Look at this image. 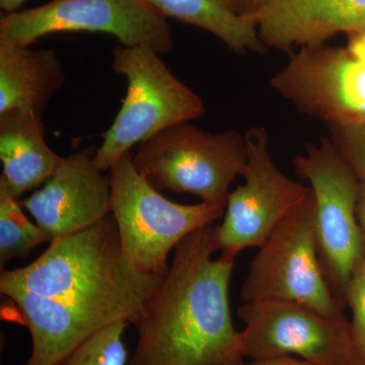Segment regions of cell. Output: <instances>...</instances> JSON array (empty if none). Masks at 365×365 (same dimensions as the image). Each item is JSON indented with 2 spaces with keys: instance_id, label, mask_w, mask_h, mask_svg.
Masks as SVG:
<instances>
[{
  "instance_id": "obj_1",
  "label": "cell",
  "mask_w": 365,
  "mask_h": 365,
  "mask_svg": "<svg viewBox=\"0 0 365 365\" xmlns=\"http://www.w3.org/2000/svg\"><path fill=\"white\" fill-rule=\"evenodd\" d=\"M212 225L175 248L169 271L132 325L135 352L129 365H246L242 334L230 314L235 259L217 252Z\"/></svg>"
},
{
  "instance_id": "obj_2",
  "label": "cell",
  "mask_w": 365,
  "mask_h": 365,
  "mask_svg": "<svg viewBox=\"0 0 365 365\" xmlns=\"http://www.w3.org/2000/svg\"><path fill=\"white\" fill-rule=\"evenodd\" d=\"M165 276L144 272L125 256L113 215L91 227L54 240L37 260L0 274V292L21 289L104 307L133 323Z\"/></svg>"
},
{
  "instance_id": "obj_3",
  "label": "cell",
  "mask_w": 365,
  "mask_h": 365,
  "mask_svg": "<svg viewBox=\"0 0 365 365\" xmlns=\"http://www.w3.org/2000/svg\"><path fill=\"white\" fill-rule=\"evenodd\" d=\"M112 54L113 71L126 78L127 93L114 123L93 155V165L101 172L111 169L135 144L173 125L206 114L202 98L170 71L155 50L119 45Z\"/></svg>"
},
{
  "instance_id": "obj_4",
  "label": "cell",
  "mask_w": 365,
  "mask_h": 365,
  "mask_svg": "<svg viewBox=\"0 0 365 365\" xmlns=\"http://www.w3.org/2000/svg\"><path fill=\"white\" fill-rule=\"evenodd\" d=\"M132 158L158 191L188 193L225 207L230 184L246 170L248 150L239 131L212 133L182 122L139 144Z\"/></svg>"
},
{
  "instance_id": "obj_5",
  "label": "cell",
  "mask_w": 365,
  "mask_h": 365,
  "mask_svg": "<svg viewBox=\"0 0 365 365\" xmlns=\"http://www.w3.org/2000/svg\"><path fill=\"white\" fill-rule=\"evenodd\" d=\"M111 213L126 258L144 272L167 275L168 257L199 228L212 225L225 206L185 205L165 198L136 169L130 151L112 165Z\"/></svg>"
},
{
  "instance_id": "obj_6",
  "label": "cell",
  "mask_w": 365,
  "mask_h": 365,
  "mask_svg": "<svg viewBox=\"0 0 365 365\" xmlns=\"http://www.w3.org/2000/svg\"><path fill=\"white\" fill-rule=\"evenodd\" d=\"M294 167L313 193L314 237L327 284L333 297L345 304L350 277L365 259L357 220L359 179L330 138L307 143L304 155L294 158Z\"/></svg>"
},
{
  "instance_id": "obj_7",
  "label": "cell",
  "mask_w": 365,
  "mask_h": 365,
  "mask_svg": "<svg viewBox=\"0 0 365 365\" xmlns=\"http://www.w3.org/2000/svg\"><path fill=\"white\" fill-rule=\"evenodd\" d=\"M258 250L242 283L244 302L288 300L327 314H343L345 304L331 294L319 263L311 188Z\"/></svg>"
},
{
  "instance_id": "obj_8",
  "label": "cell",
  "mask_w": 365,
  "mask_h": 365,
  "mask_svg": "<svg viewBox=\"0 0 365 365\" xmlns=\"http://www.w3.org/2000/svg\"><path fill=\"white\" fill-rule=\"evenodd\" d=\"M63 32L110 34L125 47L145 46L158 54L174 47L167 18L145 0H52L0 19V42L30 46Z\"/></svg>"
},
{
  "instance_id": "obj_9",
  "label": "cell",
  "mask_w": 365,
  "mask_h": 365,
  "mask_svg": "<svg viewBox=\"0 0 365 365\" xmlns=\"http://www.w3.org/2000/svg\"><path fill=\"white\" fill-rule=\"evenodd\" d=\"M242 352L252 360L292 356L319 365H345L355 352L351 324L344 314H327L288 300L244 302Z\"/></svg>"
},
{
  "instance_id": "obj_10",
  "label": "cell",
  "mask_w": 365,
  "mask_h": 365,
  "mask_svg": "<svg viewBox=\"0 0 365 365\" xmlns=\"http://www.w3.org/2000/svg\"><path fill=\"white\" fill-rule=\"evenodd\" d=\"M245 138V182L228 194L222 225L215 227L217 251L232 259L244 250L259 248L309 192L274 163L265 127L250 128Z\"/></svg>"
},
{
  "instance_id": "obj_11",
  "label": "cell",
  "mask_w": 365,
  "mask_h": 365,
  "mask_svg": "<svg viewBox=\"0 0 365 365\" xmlns=\"http://www.w3.org/2000/svg\"><path fill=\"white\" fill-rule=\"evenodd\" d=\"M271 86L297 111L327 125L365 120V63L347 47L325 43L289 52Z\"/></svg>"
},
{
  "instance_id": "obj_12",
  "label": "cell",
  "mask_w": 365,
  "mask_h": 365,
  "mask_svg": "<svg viewBox=\"0 0 365 365\" xmlns=\"http://www.w3.org/2000/svg\"><path fill=\"white\" fill-rule=\"evenodd\" d=\"M51 242L81 232L111 213V179L93 165L91 150L63 158L44 187L21 201Z\"/></svg>"
},
{
  "instance_id": "obj_13",
  "label": "cell",
  "mask_w": 365,
  "mask_h": 365,
  "mask_svg": "<svg viewBox=\"0 0 365 365\" xmlns=\"http://www.w3.org/2000/svg\"><path fill=\"white\" fill-rule=\"evenodd\" d=\"M1 294L9 299L14 319L31 334L32 353L26 365H51L103 329L127 322L111 309L81 306L25 290L9 289Z\"/></svg>"
},
{
  "instance_id": "obj_14",
  "label": "cell",
  "mask_w": 365,
  "mask_h": 365,
  "mask_svg": "<svg viewBox=\"0 0 365 365\" xmlns=\"http://www.w3.org/2000/svg\"><path fill=\"white\" fill-rule=\"evenodd\" d=\"M255 20L266 49L289 53L365 32V0H263Z\"/></svg>"
},
{
  "instance_id": "obj_15",
  "label": "cell",
  "mask_w": 365,
  "mask_h": 365,
  "mask_svg": "<svg viewBox=\"0 0 365 365\" xmlns=\"http://www.w3.org/2000/svg\"><path fill=\"white\" fill-rule=\"evenodd\" d=\"M42 117L11 110L0 114V184L16 198L47 181L61 165L46 143Z\"/></svg>"
},
{
  "instance_id": "obj_16",
  "label": "cell",
  "mask_w": 365,
  "mask_h": 365,
  "mask_svg": "<svg viewBox=\"0 0 365 365\" xmlns=\"http://www.w3.org/2000/svg\"><path fill=\"white\" fill-rule=\"evenodd\" d=\"M64 81L54 50L0 42V114L19 110L42 117Z\"/></svg>"
},
{
  "instance_id": "obj_17",
  "label": "cell",
  "mask_w": 365,
  "mask_h": 365,
  "mask_svg": "<svg viewBox=\"0 0 365 365\" xmlns=\"http://www.w3.org/2000/svg\"><path fill=\"white\" fill-rule=\"evenodd\" d=\"M165 18H174L212 34L237 54L267 51L255 18L241 16L220 0H145Z\"/></svg>"
},
{
  "instance_id": "obj_18",
  "label": "cell",
  "mask_w": 365,
  "mask_h": 365,
  "mask_svg": "<svg viewBox=\"0 0 365 365\" xmlns=\"http://www.w3.org/2000/svg\"><path fill=\"white\" fill-rule=\"evenodd\" d=\"M20 199L0 184V265L16 259L28 258L42 242H51L49 235L26 217Z\"/></svg>"
},
{
  "instance_id": "obj_19",
  "label": "cell",
  "mask_w": 365,
  "mask_h": 365,
  "mask_svg": "<svg viewBox=\"0 0 365 365\" xmlns=\"http://www.w3.org/2000/svg\"><path fill=\"white\" fill-rule=\"evenodd\" d=\"M128 325L119 322L103 329L51 365H126L123 336Z\"/></svg>"
},
{
  "instance_id": "obj_20",
  "label": "cell",
  "mask_w": 365,
  "mask_h": 365,
  "mask_svg": "<svg viewBox=\"0 0 365 365\" xmlns=\"http://www.w3.org/2000/svg\"><path fill=\"white\" fill-rule=\"evenodd\" d=\"M328 127L331 141L354 170L359 181L365 184V120L359 123Z\"/></svg>"
},
{
  "instance_id": "obj_21",
  "label": "cell",
  "mask_w": 365,
  "mask_h": 365,
  "mask_svg": "<svg viewBox=\"0 0 365 365\" xmlns=\"http://www.w3.org/2000/svg\"><path fill=\"white\" fill-rule=\"evenodd\" d=\"M345 304L351 309V330L355 349L365 355V259L353 271L347 288Z\"/></svg>"
},
{
  "instance_id": "obj_22",
  "label": "cell",
  "mask_w": 365,
  "mask_h": 365,
  "mask_svg": "<svg viewBox=\"0 0 365 365\" xmlns=\"http://www.w3.org/2000/svg\"><path fill=\"white\" fill-rule=\"evenodd\" d=\"M246 365H319L294 356L270 357V359H254Z\"/></svg>"
},
{
  "instance_id": "obj_23",
  "label": "cell",
  "mask_w": 365,
  "mask_h": 365,
  "mask_svg": "<svg viewBox=\"0 0 365 365\" xmlns=\"http://www.w3.org/2000/svg\"><path fill=\"white\" fill-rule=\"evenodd\" d=\"M347 49L360 61L365 63V32L350 34L348 35Z\"/></svg>"
},
{
  "instance_id": "obj_24",
  "label": "cell",
  "mask_w": 365,
  "mask_h": 365,
  "mask_svg": "<svg viewBox=\"0 0 365 365\" xmlns=\"http://www.w3.org/2000/svg\"><path fill=\"white\" fill-rule=\"evenodd\" d=\"M262 1L263 0H234L235 11L241 16L255 18Z\"/></svg>"
},
{
  "instance_id": "obj_25",
  "label": "cell",
  "mask_w": 365,
  "mask_h": 365,
  "mask_svg": "<svg viewBox=\"0 0 365 365\" xmlns=\"http://www.w3.org/2000/svg\"><path fill=\"white\" fill-rule=\"evenodd\" d=\"M357 220H359L360 232L365 247V184L360 182V193L357 204Z\"/></svg>"
},
{
  "instance_id": "obj_26",
  "label": "cell",
  "mask_w": 365,
  "mask_h": 365,
  "mask_svg": "<svg viewBox=\"0 0 365 365\" xmlns=\"http://www.w3.org/2000/svg\"><path fill=\"white\" fill-rule=\"evenodd\" d=\"M26 0H0V7L6 14L16 13V9H20Z\"/></svg>"
},
{
  "instance_id": "obj_27",
  "label": "cell",
  "mask_w": 365,
  "mask_h": 365,
  "mask_svg": "<svg viewBox=\"0 0 365 365\" xmlns=\"http://www.w3.org/2000/svg\"><path fill=\"white\" fill-rule=\"evenodd\" d=\"M345 365H365V355L361 354L355 349L354 354Z\"/></svg>"
},
{
  "instance_id": "obj_28",
  "label": "cell",
  "mask_w": 365,
  "mask_h": 365,
  "mask_svg": "<svg viewBox=\"0 0 365 365\" xmlns=\"http://www.w3.org/2000/svg\"><path fill=\"white\" fill-rule=\"evenodd\" d=\"M222 4H227V6L232 7L235 11L234 0H220Z\"/></svg>"
}]
</instances>
